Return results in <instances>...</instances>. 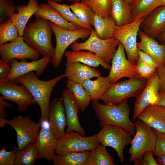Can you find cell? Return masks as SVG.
I'll list each match as a JSON object with an SVG mask.
<instances>
[{
  "instance_id": "cell-1",
  "label": "cell",
  "mask_w": 165,
  "mask_h": 165,
  "mask_svg": "<svg viewBox=\"0 0 165 165\" xmlns=\"http://www.w3.org/2000/svg\"><path fill=\"white\" fill-rule=\"evenodd\" d=\"M64 77V74L49 80L44 81L39 79L33 72H31L15 80L28 89L38 105L41 112L39 121L48 120L51 93L56 85Z\"/></svg>"
},
{
  "instance_id": "cell-2",
  "label": "cell",
  "mask_w": 165,
  "mask_h": 165,
  "mask_svg": "<svg viewBox=\"0 0 165 165\" xmlns=\"http://www.w3.org/2000/svg\"><path fill=\"white\" fill-rule=\"evenodd\" d=\"M92 105L100 127L112 125L123 128L132 136L135 134L136 127L130 119V110L127 99L117 105H109L99 103L97 100H91Z\"/></svg>"
},
{
  "instance_id": "cell-3",
  "label": "cell",
  "mask_w": 165,
  "mask_h": 165,
  "mask_svg": "<svg viewBox=\"0 0 165 165\" xmlns=\"http://www.w3.org/2000/svg\"><path fill=\"white\" fill-rule=\"evenodd\" d=\"M32 22L26 26L23 37L25 42L43 57H53L54 48L51 42L53 33L50 21L44 18L35 16Z\"/></svg>"
},
{
  "instance_id": "cell-4",
  "label": "cell",
  "mask_w": 165,
  "mask_h": 165,
  "mask_svg": "<svg viewBox=\"0 0 165 165\" xmlns=\"http://www.w3.org/2000/svg\"><path fill=\"white\" fill-rule=\"evenodd\" d=\"M147 83V79L137 75L128 79L111 83L100 100L107 105H118L129 98L137 97Z\"/></svg>"
},
{
  "instance_id": "cell-5",
  "label": "cell",
  "mask_w": 165,
  "mask_h": 165,
  "mask_svg": "<svg viewBox=\"0 0 165 165\" xmlns=\"http://www.w3.org/2000/svg\"><path fill=\"white\" fill-rule=\"evenodd\" d=\"M134 123L136 132L129 149L130 154L129 161L133 162L134 165H138L146 152L154 151L157 135L153 129L140 120Z\"/></svg>"
},
{
  "instance_id": "cell-6",
  "label": "cell",
  "mask_w": 165,
  "mask_h": 165,
  "mask_svg": "<svg viewBox=\"0 0 165 165\" xmlns=\"http://www.w3.org/2000/svg\"><path fill=\"white\" fill-rule=\"evenodd\" d=\"M119 42L113 37L102 39L97 36L92 29L89 37L82 42L75 41L71 45L73 51L85 50L91 51L107 64L110 63L116 50Z\"/></svg>"
},
{
  "instance_id": "cell-7",
  "label": "cell",
  "mask_w": 165,
  "mask_h": 165,
  "mask_svg": "<svg viewBox=\"0 0 165 165\" xmlns=\"http://www.w3.org/2000/svg\"><path fill=\"white\" fill-rule=\"evenodd\" d=\"M50 24L56 39L54 54L50 62L56 68L60 65L66 49L79 39L84 38L89 36L91 30L84 28L71 30L58 26L50 21Z\"/></svg>"
},
{
  "instance_id": "cell-8",
  "label": "cell",
  "mask_w": 165,
  "mask_h": 165,
  "mask_svg": "<svg viewBox=\"0 0 165 165\" xmlns=\"http://www.w3.org/2000/svg\"><path fill=\"white\" fill-rule=\"evenodd\" d=\"M97 135L100 144L105 147L112 148L116 152L120 162L123 163V149L131 143V134L120 127L107 125L103 126Z\"/></svg>"
},
{
  "instance_id": "cell-9",
  "label": "cell",
  "mask_w": 165,
  "mask_h": 165,
  "mask_svg": "<svg viewBox=\"0 0 165 165\" xmlns=\"http://www.w3.org/2000/svg\"><path fill=\"white\" fill-rule=\"evenodd\" d=\"M100 144L97 134L84 137L79 132L73 131L65 133L57 139L55 152L57 154L61 155L72 152L89 151Z\"/></svg>"
},
{
  "instance_id": "cell-10",
  "label": "cell",
  "mask_w": 165,
  "mask_h": 165,
  "mask_svg": "<svg viewBox=\"0 0 165 165\" xmlns=\"http://www.w3.org/2000/svg\"><path fill=\"white\" fill-rule=\"evenodd\" d=\"M143 19H139L123 26H117L112 34V37L118 40L123 46L127 59L136 63L139 59L137 37Z\"/></svg>"
},
{
  "instance_id": "cell-11",
  "label": "cell",
  "mask_w": 165,
  "mask_h": 165,
  "mask_svg": "<svg viewBox=\"0 0 165 165\" xmlns=\"http://www.w3.org/2000/svg\"><path fill=\"white\" fill-rule=\"evenodd\" d=\"M5 124L10 125L16 131L18 150L36 142L41 127L40 122H35L28 116L19 115L11 119H6Z\"/></svg>"
},
{
  "instance_id": "cell-12",
  "label": "cell",
  "mask_w": 165,
  "mask_h": 165,
  "mask_svg": "<svg viewBox=\"0 0 165 165\" xmlns=\"http://www.w3.org/2000/svg\"><path fill=\"white\" fill-rule=\"evenodd\" d=\"M17 83L15 81H6L0 85V93L5 100L16 103L18 110L23 112L36 102L28 89Z\"/></svg>"
},
{
  "instance_id": "cell-13",
  "label": "cell",
  "mask_w": 165,
  "mask_h": 165,
  "mask_svg": "<svg viewBox=\"0 0 165 165\" xmlns=\"http://www.w3.org/2000/svg\"><path fill=\"white\" fill-rule=\"evenodd\" d=\"M40 54L25 42L23 36H19L15 41L0 45L1 59L9 64L14 59L35 61L38 59Z\"/></svg>"
},
{
  "instance_id": "cell-14",
  "label": "cell",
  "mask_w": 165,
  "mask_h": 165,
  "mask_svg": "<svg viewBox=\"0 0 165 165\" xmlns=\"http://www.w3.org/2000/svg\"><path fill=\"white\" fill-rule=\"evenodd\" d=\"M111 63L109 74L107 76L110 83L116 82L123 77L130 78L137 75L136 63L127 59L124 49L120 43L112 60Z\"/></svg>"
},
{
  "instance_id": "cell-15",
  "label": "cell",
  "mask_w": 165,
  "mask_h": 165,
  "mask_svg": "<svg viewBox=\"0 0 165 165\" xmlns=\"http://www.w3.org/2000/svg\"><path fill=\"white\" fill-rule=\"evenodd\" d=\"M41 125L36 144L38 159L53 161L56 155L57 139L48 120L39 121Z\"/></svg>"
},
{
  "instance_id": "cell-16",
  "label": "cell",
  "mask_w": 165,
  "mask_h": 165,
  "mask_svg": "<svg viewBox=\"0 0 165 165\" xmlns=\"http://www.w3.org/2000/svg\"><path fill=\"white\" fill-rule=\"evenodd\" d=\"M51 59V56H47L31 62L26 60L18 61L16 59H13L10 63L11 71L7 80L15 81L24 75L34 71L37 77L39 76L43 73Z\"/></svg>"
},
{
  "instance_id": "cell-17",
  "label": "cell",
  "mask_w": 165,
  "mask_h": 165,
  "mask_svg": "<svg viewBox=\"0 0 165 165\" xmlns=\"http://www.w3.org/2000/svg\"><path fill=\"white\" fill-rule=\"evenodd\" d=\"M159 87L160 80L156 70L147 79L145 87L136 97L133 116V122L144 109L153 103L159 93Z\"/></svg>"
},
{
  "instance_id": "cell-18",
  "label": "cell",
  "mask_w": 165,
  "mask_h": 165,
  "mask_svg": "<svg viewBox=\"0 0 165 165\" xmlns=\"http://www.w3.org/2000/svg\"><path fill=\"white\" fill-rule=\"evenodd\" d=\"M65 112L67 126L66 133L75 131L85 135V131L81 126L78 117L79 108L72 93L68 90L63 91L62 95Z\"/></svg>"
},
{
  "instance_id": "cell-19",
  "label": "cell",
  "mask_w": 165,
  "mask_h": 165,
  "mask_svg": "<svg viewBox=\"0 0 165 165\" xmlns=\"http://www.w3.org/2000/svg\"><path fill=\"white\" fill-rule=\"evenodd\" d=\"M48 121L57 139L65 133L66 119L63 101L62 97L54 99L50 104Z\"/></svg>"
},
{
  "instance_id": "cell-20",
  "label": "cell",
  "mask_w": 165,
  "mask_h": 165,
  "mask_svg": "<svg viewBox=\"0 0 165 165\" xmlns=\"http://www.w3.org/2000/svg\"><path fill=\"white\" fill-rule=\"evenodd\" d=\"M140 28L149 37L157 38L165 31V6L158 7L144 18Z\"/></svg>"
},
{
  "instance_id": "cell-21",
  "label": "cell",
  "mask_w": 165,
  "mask_h": 165,
  "mask_svg": "<svg viewBox=\"0 0 165 165\" xmlns=\"http://www.w3.org/2000/svg\"><path fill=\"white\" fill-rule=\"evenodd\" d=\"M137 118L157 131L165 134V107L150 104L140 112Z\"/></svg>"
},
{
  "instance_id": "cell-22",
  "label": "cell",
  "mask_w": 165,
  "mask_h": 165,
  "mask_svg": "<svg viewBox=\"0 0 165 165\" xmlns=\"http://www.w3.org/2000/svg\"><path fill=\"white\" fill-rule=\"evenodd\" d=\"M138 35L140 41L137 42L138 48L151 56L159 66L165 65V46L159 44L155 39L149 37L141 30Z\"/></svg>"
},
{
  "instance_id": "cell-23",
  "label": "cell",
  "mask_w": 165,
  "mask_h": 165,
  "mask_svg": "<svg viewBox=\"0 0 165 165\" xmlns=\"http://www.w3.org/2000/svg\"><path fill=\"white\" fill-rule=\"evenodd\" d=\"M64 74L68 79L82 84L86 79L101 76V72L94 67L79 62L64 63Z\"/></svg>"
},
{
  "instance_id": "cell-24",
  "label": "cell",
  "mask_w": 165,
  "mask_h": 165,
  "mask_svg": "<svg viewBox=\"0 0 165 165\" xmlns=\"http://www.w3.org/2000/svg\"><path fill=\"white\" fill-rule=\"evenodd\" d=\"M39 6L37 0H28L27 5L23 4L16 6L17 13H13L11 18L18 29L19 36H23L24 30L28 21L37 12Z\"/></svg>"
},
{
  "instance_id": "cell-25",
  "label": "cell",
  "mask_w": 165,
  "mask_h": 165,
  "mask_svg": "<svg viewBox=\"0 0 165 165\" xmlns=\"http://www.w3.org/2000/svg\"><path fill=\"white\" fill-rule=\"evenodd\" d=\"M64 55L68 62H79L94 68L101 66L108 70H110L111 68V65L107 64L94 53L89 51H65Z\"/></svg>"
},
{
  "instance_id": "cell-26",
  "label": "cell",
  "mask_w": 165,
  "mask_h": 165,
  "mask_svg": "<svg viewBox=\"0 0 165 165\" xmlns=\"http://www.w3.org/2000/svg\"><path fill=\"white\" fill-rule=\"evenodd\" d=\"M34 15L35 16L46 19L56 25L65 29L76 30L82 28L67 21L58 11L48 3L39 5L38 9Z\"/></svg>"
},
{
  "instance_id": "cell-27",
  "label": "cell",
  "mask_w": 165,
  "mask_h": 165,
  "mask_svg": "<svg viewBox=\"0 0 165 165\" xmlns=\"http://www.w3.org/2000/svg\"><path fill=\"white\" fill-rule=\"evenodd\" d=\"M161 6V0H132L130 7L132 21L145 18Z\"/></svg>"
},
{
  "instance_id": "cell-28",
  "label": "cell",
  "mask_w": 165,
  "mask_h": 165,
  "mask_svg": "<svg viewBox=\"0 0 165 165\" xmlns=\"http://www.w3.org/2000/svg\"><path fill=\"white\" fill-rule=\"evenodd\" d=\"M94 13L93 26L97 36L102 39L112 37V33L117 26L112 17H103L94 12Z\"/></svg>"
},
{
  "instance_id": "cell-29",
  "label": "cell",
  "mask_w": 165,
  "mask_h": 165,
  "mask_svg": "<svg viewBox=\"0 0 165 165\" xmlns=\"http://www.w3.org/2000/svg\"><path fill=\"white\" fill-rule=\"evenodd\" d=\"M111 16L116 25L121 26L132 21L130 6L122 0H112Z\"/></svg>"
},
{
  "instance_id": "cell-30",
  "label": "cell",
  "mask_w": 165,
  "mask_h": 165,
  "mask_svg": "<svg viewBox=\"0 0 165 165\" xmlns=\"http://www.w3.org/2000/svg\"><path fill=\"white\" fill-rule=\"evenodd\" d=\"M94 80L87 79L82 84L83 87L90 96L92 100H97L105 94L111 84L107 76H100Z\"/></svg>"
},
{
  "instance_id": "cell-31",
  "label": "cell",
  "mask_w": 165,
  "mask_h": 165,
  "mask_svg": "<svg viewBox=\"0 0 165 165\" xmlns=\"http://www.w3.org/2000/svg\"><path fill=\"white\" fill-rule=\"evenodd\" d=\"M66 87L73 94L79 110L84 112L92 100L90 96L82 84L72 80L68 79Z\"/></svg>"
},
{
  "instance_id": "cell-32",
  "label": "cell",
  "mask_w": 165,
  "mask_h": 165,
  "mask_svg": "<svg viewBox=\"0 0 165 165\" xmlns=\"http://www.w3.org/2000/svg\"><path fill=\"white\" fill-rule=\"evenodd\" d=\"M89 151L72 152L56 155L53 160L54 165H88Z\"/></svg>"
},
{
  "instance_id": "cell-33",
  "label": "cell",
  "mask_w": 165,
  "mask_h": 165,
  "mask_svg": "<svg viewBox=\"0 0 165 165\" xmlns=\"http://www.w3.org/2000/svg\"><path fill=\"white\" fill-rule=\"evenodd\" d=\"M38 159L36 143H30L16 153L14 165H33Z\"/></svg>"
},
{
  "instance_id": "cell-34",
  "label": "cell",
  "mask_w": 165,
  "mask_h": 165,
  "mask_svg": "<svg viewBox=\"0 0 165 165\" xmlns=\"http://www.w3.org/2000/svg\"><path fill=\"white\" fill-rule=\"evenodd\" d=\"M113 158L107 151L105 147L100 144L89 152L88 165H114Z\"/></svg>"
},
{
  "instance_id": "cell-35",
  "label": "cell",
  "mask_w": 165,
  "mask_h": 165,
  "mask_svg": "<svg viewBox=\"0 0 165 165\" xmlns=\"http://www.w3.org/2000/svg\"><path fill=\"white\" fill-rule=\"evenodd\" d=\"M69 6L71 10L80 21L92 28L94 13L89 6L81 1L72 3Z\"/></svg>"
},
{
  "instance_id": "cell-36",
  "label": "cell",
  "mask_w": 165,
  "mask_h": 165,
  "mask_svg": "<svg viewBox=\"0 0 165 165\" xmlns=\"http://www.w3.org/2000/svg\"><path fill=\"white\" fill-rule=\"evenodd\" d=\"M47 3L56 9L68 22L82 28L91 30V28L80 21L70 9L69 5L51 1Z\"/></svg>"
},
{
  "instance_id": "cell-37",
  "label": "cell",
  "mask_w": 165,
  "mask_h": 165,
  "mask_svg": "<svg viewBox=\"0 0 165 165\" xmlns=\"http://www.w3.org/2000/svg\"><path fill=\"white\" fill-rule=\"evenodd\" d=\"M19 36L17 28L12 22L11 17L0 24V45L12 42Z\"/></svg>"
},
{
  "instance_id": "cell-38",
  "label": "cell",
  "mask_w": 165,
  "mask_h": 165,
  "mask_svg": "<svg viewBox=\"0 0 165 165\" xmlns=\"http://www.w3.org/2000/svg\"><path fill=\"white\" fill-rule=\"evenodd\" d=\"M112 0H82L91 8L93 11L104 17L111 16Z\"/></svg>"
},
{
  "instance_id": "cell-39",
  "label": "cell",
  "mask_w": 165,
  "mask_h": 165,
  "mask_svg": "<svg viewBox=\"0 0 165 165\" xmlns=\"http://www.w3.org/2000/svg\"><path fill=\"white\" fill-rule=\"evenodd\" d=\"M16 10V6L12 0H0V23L10 18Z\"/></svg>"
},
{
  "instance_id": "cell-40",
  "label": "cell",
  "mask_w": 165,
  "mask_h": 165,
  "mask_svg": "<svg viewBox=\"0 0 165 165\" xmlns=\"http://www.w3.org/2000/svg\"><path fill=\"white\" fill-rule=\"evenodd\" d=\"M136 70L138 75L147 80L156 71V69L139 58L136 62Z\"/></svg>"
},
{
  "instance_id": "cell-41",
  "label": "cell",
  "mask_w": 165,
  "mask_h": 165,
  "mask_svg": "<svg viewBox=\"0 0 165 165\" xmlns=\"http://www.w3.org/2000/svg\"><path fill=\"white\" fill-rule=\"evenodd\" d=\"M17 147H14L10 151L6 150L3 147L0 151V165H14Z\"/></svg>"
},
{
  "instance_id": "cell-42",
  "label": "cell",
  "mask_w": 165,
  "mask_h": 165,
  "mask_svg": "<svg viewBox=\"0 0 165 165\" xmlns=\"http://www.w3.org/2000/svg\"><path fill=\"white\" fill-rule=\"evenodd\" d=\"M154 130L157 135V138L155 149L153 152L154 155L156 157L165 156V134Z\"/></svg>"
},
{
  "instance_id": "cell-43",
  "label": "cell",
  "mask_w": 165,
  "mask_h": 165,
  "mask_svg": "<svg viewBox=\"0 0 165 165\" xmlns=\"http://www.w3.org/2000/svg\"><path fill=\"white\" fill-rule=\"evenodd\" d=\"M11 71L9 64L2 60H0V85L8 80Z\"/></svg>"
},
{
  "instance_id": "cell-44",
  "label": "cell",
  "mask_w": 165,
  "mask_h": 165,
  "mask_svg": "<svg viewBox=\"0 0 165 165\" xmlns=\"http://www.w3.org/2000/svg\"><path fill=\"white\" fill-rule=\"evenodd\" d=\"M12 105L8 103L2 96L0 97V128L4 127L6 124V114L5 109L10 108Z\"/></svg>"
},
{
  "instance_id": "cell-45",
  "label": "cell",
  "mask_w": 165,
  "mask_h": 165,
  "mask_svg": "<svg viewBox=\"0 0 165 165\" xmlns=\"http://www.w3.org/2000/svg\"><path fill=\"white\" fill-rule=\"evenodd\" d=\"M153 151H148L143 155L138 165H160L154 159Z\"/></svg>"
},
{
  "instance_id": "cell-46",
  "label": "cell",
  "mask_w": 165,
  "mask_h": 165,
  "mask_svg": "<svg viewBox=\"0 0 165 165\" xmlns=\"http://www.w3.org/2000/svg\"><path fill=\"white\" fill-rule=\"evenodd\" d=\"M138 53L139 58L151 66L157 69L158 65L154 59L148 54L138 49Z\"/></svg>"
},
{
  "instance_id": "cell-47",
  "label": "cell",
  "mask_w": 165,
  "mask_h": 165,
  "mask_svg": "<svg viewBox=\"0 0 165 165\" xmlns=\"http://www.w3.org/2000/svg\"><path fill=\"white\" fill-rule=\"evenodd\" d=\"M160 80L159 93H165V66H159L156 69Z\"/></svg>"
},
{
  "instance_id": "cell-48",
  "label": "cell",
  "mask_w": 165,
  "mask_h": 165,
  "mask_svg": "<svg viewBox=\"0 0 165 165\" xmlns=\"http://www.w3.org/2000/svg\"><path fill=\"white\" fill-rule=\"evenodd\" d=\"M152 105L165 107V93H159L153 103Z\"/></svg>"
},
{
  "instance_id": "cell-49",
  "label": "cell",
  "mask_w": 165,
  "mask_h": 165,
  "mask_svg": "<svg viewBox=\"0 0 165 165\" xmlns=\"http://www.w3.org/2000/svg\"><path fill=\"white\" fill-rule=\"evenodd\" d=\"M161 44L165 46V31L157 38Z\"/></svg>"
},
{
  "instance_id": "cell-50",
  "label": "cell",
  "mask_w": 165,
  "mask_h": 165,
  "mask_svg": "<svg viewBox=\"0 0 165 165\" xmlns=\"http://www.w3.org/2000/svg\"><path fill=\"white\" fill-rule=\"evenodd\" d=\"M156 162L160 165H165V156H161L155 159Z\"/></svg>"
},
{
  "instance_id": "cell-51",
  "label": "cell",
  "mask_w": 165,
  "mask_h": 165,
  "mask_svg": "<svg viewBox=\"0 0 165 165\" xmlns=\"http://www.w3.org/2000/svg\"><path fill=\"white\" fill-rule=\"evenodd\" d=\"M132 0H122L124 3L130 6V5Z\"/></svg>"
},
{
  "instance_id": "cell-52",
  "label": "cell",
  "mask_w": 165,
  "mask_h": 165,
  "mask_svg": "<svg viewBox=\"0 0 165 165\" xmlns=\"http://www.w3.org/2000/svg\"><path fill=\"white\" fill-rule=\"evenodd\" d=\"M67 0L70 2L72 3H73L76 2H80L82 1V0Z\"/></svg>"
},
{
  "instance_id": "cell-53",
  "label": "cell",
  "mask_w": 165,
  "mask_h": 165,
  "mask_svg": "<svg viewBox=\"0 0 165 165\" xmlns=\"http://www.w3.org/2000/svg\"><path fill=\"white\" fill-rule=\"evenodd\" d=\"M64 0H48V1H51L57 3H59L62 2Z\"/></svg>"
},
{
  "instance_id": "cell-54",
  "label": "cell",
  "mask_w": 165,
  "mask_h": 165,
  "mask_svg": "<svg viewBox=\"0 0 165 165\" xmlns=\"http://www.w3.org/2000/svg\"><path fill=\"white\" fill-rule=\"evenodd\" d=\"M162 6H165V0H161Z\"/></svg>"
},
{
  "instance_id": "cell-55",
  "label": "cell",
  "mask_w": 165,
  "mask_h": 165,
  "mask_svg": "<svg viewBox=\"0 0 165 165\" xmlns=\"http://www.w3.org/2000/svg\"></svg>"
}]
</instances>
